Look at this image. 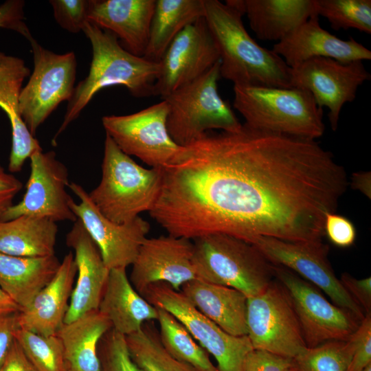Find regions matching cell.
<instances>
[{"label": "cell", "mask_w": 371, "mask_h": 371, "mask_svg": "<svg viewBox=\"0 0 371 371\" xmlns=\"http://www.w3.org/2000/svg\"><path fill=\"white\" fill-rule=\"evenodd\" d=\"M180 291L204 316L234 336L247 335V297L223 285L195 278L184 284Z\"/></svg>", "instance_id": "obj_25"}, {"label": "cell", "mask_w": 371, "mask_h": 371, "mask_svg": "<svg viewBox=\"0 0 371 371\" xmlns=\"http://www.w3.org/2000/svg\"><path fill=\"white\" fill-rule=\"evenodd\" d=\"M30 159V172L25 192L21 201L13 204L0 221L26 215L54 222L74 223L78 218L70 207L73 199L67 191L70 183L67 168L53 150L36 151Z\"/></svg>", "instance_id": "obj_14"}, {"label": "cell", "mask_w": 371, "mask_h": 371, "mask_svg": "<svg viewBox=\"0 0 371 371\" xmlns=\"http://www.w3.org/2000/svg\"><path fill=\"white\" fill-rule=\"evenodd\" d=\"M155 307L174 315L216 360L218 371H243L245 359L254 348L247 335L234 336L201 313L180 291L170 284L150 285L142 295Z\"/></svg>", "instance_id": "obj_9"}, {"label": "cell", "mask_w": 371, "mask_h": 371, "mask_svg": "<svg viewBox=\"0 0 371 371\" xmlns=\"http://www.w3.org/2000/svg\"><path fill=\"white\" fill-rule=\"evenodd\" d=\"M234 108L258 131L316 139L325 131L323 109L304 89L234 85Z\"/></svg>", "instance_id": "obj_4"}, {"label": "cell", "mask_w": 371, "mask_h": 371, "mask_svg": "<svg viewBox=\"0 0 371 371\" xmlns=\"http://www.w3.org/2000/svg\"><path fill=\"white\" fill-rule=\"evenodd\" d=\"M192 240L168 234L146 238L132 264L130 282L142 296L151 284L165 282L175 290L196 278Z\"/></svg>", "instance_id": "obj_18"}, {"label": "cell", "mask_w": 371, "mask_h": 371, "mask_svg": "<svg viewBox=\"0 0 371 371\" xmlns=\"http://www.w3.org/2000/svg\"><path fill=\"white\" fill-rule=\"evenodd\" d=\"M0 371H38L14 339Z\"/></svg>", "instance_id": "obj_45"}, {"label": "cell", "mask_w": 371, "mask_h": 371, "mask_svg": "<svg viewBox=\"0 0 371 371\" xmlns=\"http://www.w3.org/2000/svg\"><path fill=\"white\" fill-rule=\"evenodd\" d=\"M125 339L132 359L143 371H197L165 350L153 321L145 322Z\"/></svg>", "instance_id": "obj_32"}, {"label": "cell", "mask_w": 371, "mask_h": 371, "mask_svg": "<svg viewBox=\"0 0 371 371\" xmlns=\"http://www.w3.org/2000/svg\"><path fill=\"white\" fill-rule=\"evenodd\" d=\"M286 371H298V370H296L295 368H294L293 367V366H291V368H289Z\"/></svg>", "instance_id": "obj_48"}, {"label": "cell", "mask_w": 371, "mask_h": 371, "mask_svg": "<svg viewBox=\"0 0 371 371\" xmlns=\"http://www.w3.org/2000/svg\"><path fill=\"white\" fill-rule=\"evenodd\" d=\"M58 229L45 218L20 216L0 221V252L21 257L54 255Z\"/></svg>", "instance_id": "obj_29"}, {"label": "cell", "mask_w": 371, "mask_h": 371, "mask_svg": "<svg viewBox=\"0 0 371 371\" xmlns=\"http://www.w3.org/2000/svg\"><path fill=\"white\" fill-rule=\"evenodd\" d=\"M196 278L235 289L247 297L273 280V265L252 244L222 234L192 240Z\"/></svg>", "instance_id": "obj_6"}, {"label": "cell", "mask_w": 371, "mask_h": 371, "mask_svg": "<svg viewBox=\"0 0 371 371\" xmlns=\"http://www.w3.org/2000/svg\"><path fill=\"white\" fill-rule=\"evenodd\" d=\"M204 1L155 0L144 57L159 62L174 38L188 25L204 17Z\"/></svg>", "instance_id": "obj_30"}, {"label": "cell", "mask_w": 371, "mask_h": 371, "mask_svg": "<svg viewBox=\"0 0 371 371\" xmlns=\"http://www.w3.org/2000/svg\"><path fill=\"white\" fill-rule=\"evenodd\" d=\"M273 272L289 295L308 348L347 341L356 330L361 320L329 302L315 286L281 266L273 265Z\"/></svg>", "instance_id": "obj_11"}, {"label": "cell", "mask_w": 371, "mask_h": 371, "mask_svg": "<svg viewBox=\"0 0 371 371\" xmlns=\"http://www.w3.org/2000/svg\"><path fill=\"white\" fill-rule=\"evenodd\" d=\"M30 70L23 59L0 52V108L6 114L12 132V147L8 170L19 172L27 159L43 150L29 131L19 111V97Z\"/></svg>", "instance_id": "obj_23"}, {"label": "cell", "mask_w": 371, "mask_h": 371, "mask_svg": "<svg viewBox=\"0 0 371 371\" xmlns=\"http://www.w3.org/2000/svg\"><path fill=\"white\" fill-rule=\"evenodd\" d=\"M82 32L92 48L89 73L76 85L52 142L79 117L94 95L102 89L122 86L136 98L155 96V86L160 72L159 62L130 53L114 34L90 22Z\"/></svg>", "instance_id": "obj_3"}, {"label": "cell", "mask_w": 371, "mask_h": 371, "mask_svg": "<svg viewBox=\"0 0 371 371\" xmlns=\"http://www.w3.org/2000/svg\"><path fill=\"white\" fill-rule=\"evenodd\" d=\"M205 19L220 55L221 77L234 85L291 88V68L246 30L243 13L218 0H205Z\"/></svg>", "instance_id": "obj_2"}, {"label": "cell", "mask_w": 371, "mask_h": 371, "mask_svg": "<svg viewBox=\"0 0 371 371\" xmlns=\"http://www.w3.org/2000/svg\"><path fill=\"white\" fill-rule=\"evenodd\" d=\"M100 371H143L132 359L125 336L111 328L100 341Z\"/></svg>", "instance_id": "obj_36"}, {"label": "cell", "mask_w": 371, "mask_h": 371, "mask_svg": "<svg viewBox=\"0 0 371 371\" xmlns=\"http://www.w3.org/2000/svg\"><path fill=\"white\" fill-rule=\"evenodd\" d=\"M220 60L203 76L166 98L167 127L172 139L185 146L213 130L234 132L243 124L218 91Z\"/></svg>", "instance_id": "obj_7"}, {"label": "cell", "mask_w": 371, "mask_h": 371, "mask_svg": "<svg viewBox=\"0 0 371 371\" xmlns=\"http://www.w3.org/2000/svg\"><path fill=\"white\" fill-rule=\"evenodd\" d=\"M348 339L353 348L348 371H363L371 364V313L365 315Z\"/></svg>", "instance_id": "obj_38"}, {"label": "cell", "mask_w": 371, "mask_h": 371, "mask_svg": "<svg viewBox=\"0 0 371 371\" xmlns=\"http://www.w3.org/2000/svg\"><path fill=\"white\" fill-rule=\"evenodd\" d=\"M98 309L112 328L124 336L157 318V308L135 289L124 268L110 269Z\"/></svg>", "instance_id": "obj_24"}, {"label": "cell", "mask_w": 371, "mask_h": 371, "mask_svg": "<svg viewBox=\"0 0 371 371\" xmlns=\"http://www.w3.org/2000/svg\"><path fill=\"white\" fill-rule=\"evenodd\" d=\"M111 324L98 309L63 324L57 333L67 366L74 371H100L98 345Z\"/></svg>", "instance_id": "obj_28"}, {"label": "cell", "mask_w": 371, "mask_h": 371, "mask_svg": "<svg viewBox=\"0 0 371 371\" xmlns=\"http://www.w3.org/2000/svg\"><path fill=\"white\" fill-rule=\"evenodd\" d=\"M230 3L247 15L258 38L276 43L316 14L314 0H232Z\"/></svg>", "instance_id": "obj_26"}, {"label": "cell", "mask_w": 371, "mask_h": 371, "mask_svg": "<svg viewBox=\"0 0 371 371\" xmlns=\"http://www.w3.org/2000/svg\"><path fill=\"white\" fill-rule=\"evenodd\" d=\"M162 169L149 212L168 234L322 239L344 192L340 165L315 139L255 130L210 131Z\"/></svg>", "instance_id": "obj_1"}, {"label": "cell", "mask_w": 371, "mask_h": 371, "mask_svg": "<svg viewBox=\"0 0 371 371\" xmlns=\"http://www.w3.org/2000/svg\"><path fill=\"white\" fill-rule=\"evenodd\" d=\"M56 22L71 33L83 32L89 21L90 0H50Z\"/></svg>", "instance_id": "obj_37"}, {"label": "cell", "mask_w": 371, "mask_h": 371, "mask_svg": "<svg viewBox=\"0 0 371 371\" xmlns=\"http://www.w3.org/2000/svg\"><path fill=\"white\" fill-rule=\"evenodd\" d=\"M324 232L334 245L342 248L352 245L357 236L354 224L348 218L335 212L326 215Z\"/></svg>", "instance_id": "obj_39"}, {"label": "cell", "mask_w": 371, "mask_h": 371, "mask_svg": "<svg viewBox=\"0 0 371 371\" xmlns=\"http://www.w3.org/2000/svg\"><path fill=\"white\" fill-rule=\"evenodd\" d=\"M351 341H330L307 348L292 359L298 371H348L352 357Z\"/></svg>", "instance_id": "obj_35"}, {"label": "cell", "mask_w": 371, "mask_h": 371, "mask_svg": "<svg viewBox=\"0 0 371 371\" xmlns=\"http://www.w3.org/2000/svg\"><path fill=\"white\" fill-rule=\"evenodd\" d=\"M60 265L55 255L21 257L0 252V287L22 311L53 278Z\"/></svg>", "instance_id": "obj_27"}, {"label": "cell", "mask_w": 371, "mask_h": 371, "mask_svg": "<svg viewBox=\"0 0 371 371\" xmlns=\"http://www.w3.org/2000/svg\"><path fill=\"white\" fill-rule=\"evenodd\" d=\"M348 185L358 190L367 198H371V173L368 171L357 172L352 174Z\"/></svg>", "instance_id": "obj_46"}, {"label": "cell", "mask_w": 371, "mask_h": 371, "mask_svg": "<svg viewBox=\"0 0 371 371\" xmlns=\"http://www.w3.org/2000/svg\"><path fill=\"white\" fill-rule=\"evenodd\" d=\"M66 371H74V370H71V369H70V368L67 366V370H66Z\"/></svg>", "instance_id": "obj_50"}, {"label": "cell", "mask_w": 371, "mask_h": 371, "mask_svg": "<svg viewBox=\"0 0 371 371\" xmlns=\"http://www.w3.org/2000/svg\"><path fill=\"white\" fill-rule=\"evenodd\" d=\"M155 0H90L89 21L109 31L130 53L144 56Z\"/></svg>", "instance_id": "obj_21"}, {"label": "cell", "mask_w": 371, "mask_h": 371, "mask_svg": "<svg viewBox=\"0 0 371 371\" xmlns=\"http://www.w3.org/2000/svg\"><path fill=\"white\" fill-rule=\"evenodd\" d=\"M220 60L205 17L188 25L171 42L160 63L155 96L161 99L203 76Z\"/></svg>", "instance_id": "obj_17"}, {"label": "cell", "mask_w": 371, "mask_h": 371, "mask_svg": "<svg viewBox=\"0 0 371 371\" xmlns=\"http://www.w3.org/2000/svg\"><path fill=\"white\" fill-rule=\"evenodd\" d=\"M166 100L124 115H105L102 126L117 147L151 168H163L179 150L167 127Z\"/></svg>", "instance_id": "obj_13"}, {"label": "cell", "mask_w": 371, "mask_h": 371, "mask_svg": "<svg viewBox=\"0 0 371 371\" xmlns=\"http://www.w3.org/2000/svg\"><path fill=\"white\" fill-rule=\"evenodd\" d=\"M247 243L254 245L272 265L283 267L323 291L339 307L362 320L361 308L346 291L328 259L329 247L322 240L289 241L257 236Z\"/></svg>", "instance_id": "obj_12"}, {"label": "cell", "mask_w": 371, "mask_h": 371, "mask_svg": "<svg viewBox=\"0 0 371 371\" xmlns=\"http://www.w3.org/2000/svg\"><path fill=\"white\" fill-rule=\"evenodd\" d=\"M69 188L80 201L73 200L70 207L98 246L106 267L110 270L132 265L150 231L149 223L140 216L128 223H115L98 210L80 185L71 182Z\"/></svg>", "instance_id": "obj_16"}, {"label": "cell", "mask_w": 371, "mask_h": 371, "mask_svg": "<svg viewBox=\"0 0 371 371\" xmlns=\"http://www.w3.org/2000/svg\"><path fill=\"white\" fill-rule=\"evenodd\" d=\"M370 78L361 60L341 63L317 57L291 68L292 87L308 91L319 107L328 109V117L334 131L343 106L355 99L359 87Z\"/></svg>", "instance_id": "obj_15"}, {"label": "cell", "mask_w": 371, "mask_h": 371, "mask_svg": "<svg viewBox=\"0 0 371 371\" xmlns=\"http://www.w3.org/2000/svg\"><path fill=\"white\" fill-rule=\"evenodd\" d=\"M246 320L254 349L293 359L308 348L289 295L277 280L247 297Z\"/></svg>", "instance_id": "obj_10"}, {"label": "cell", "mask_w": 371, "mask_h": 371, "mask_svg": "<svg viewBox=\"0 0 371 371\" xmlns=\"http://www.w3.org/2000/svg\"><path fill=\"white\" fill-rule=\"evenodd\" d=\"M76 273L74 254L69 251L53 278L18 313L19 327L43 336L56 335L64 324Z\"/></svg>", "instance_id": "obj_22"}, {"label": "cell", "mask_w": 371, "mask_h": 371, "mask_svg": "<svg viewBox=\"0 0 371 371\" xmlns=\"http://www.w3.org/2000/svg\"><path fill=\"white\" fill-rule=\"evenodd\" d=\"M24 6L23 0H7L1 3L0 28L16 32L30 41L34 37L25 22Z\"/></svg>", "instance_id": "obj_40"}, {"label": "cell", "mask_w": 371, "mask_h": 371, "mask_svg": "<svg viewBox=\"0 0 371 371\" xmlns=\"http://www.w3.org/2000/svg\"><path fill=\"white\" fill-rule=\"evenodd\" d=\"M340 282L354 301L366 314L371 313V278L357 279L344 273Z\"/></svg>", "instance_id": "obj_42"}, {"label": "cell", "mask_w": 371, "mask_h": 371, "mask_svg": "<svg viewBox=\"0 0 371 371\" xmlns=\"http://www.w3.org/2000/svg\"><path fill=\"white\" fill-rule=\"evenodd\" d=\"M18 313L0 318V368L15 339V332L19 328L17 319Z\"/></svg>", "instance_id": "obj_44"}, {"label": "cell", "mask_w": 371, "mask_h": 371, "mask_svg": "<svg viewBox=\"0 0 371 371\" xmlns=\"http://www.w3.org/2000/svg\"><path fill=\"white\" fill-rule=\"evenodd\" d=\"M159 336L165 350L175 359L197 371H218L210 355L186 327L168 311L157 308Z\"/></svg>", "instance_id": "obj_31"}, {"label": "cell", "mask_w": 371, "mask_h": 371, "mask_svg": "<svg viewBox=\"0 0 371 371\" xmlns=\"http://www.w3.org/2000/svg\"><path fill=\"white\" fill-rule=\"evenodd\" d=\"M161 182V168L139 165L106 134L100 181L88 194L105 217L124 223L153 209Z\"/></svg>", "instance_id": "obj_5"}, {"label": "cell", "mask_w": 371, "mask_h": 371, "mask_svg": "<svg viewBox=\"0 0 371 371\" xmlns=\"http://www.w3.org/2000/svg\"><path fill=\"white\" fill-rule=\"evenodd\" d=\"M23 187L22 182L7 172L0 164V220L13 205V200Z\"/></svg>", "instance_id": "obj_43"}, {"label": "cell", "mask_w": 371, "mask_h": 371, "mask_svg": "<svg viewBox=\"0 0 371 371\" xmlns=\"http://www.w3.org/2000/svg\"><path fill=\"white\" fill-rule=\"evenodd\" d=\"M314 6L315 14L335 30L352 28L371 34L370 0H314Z\"/></svg>", "instance_id": "obj_33"}, {"label": "cell", "mask_w": 371, "mask_h": 371, "mask_svg": "<svg viewBox=\"0 0 371 371\" xmlns=\"http://www.w3.org/2000/svg\"><path fill=\"white\" fill-rule=\"evenodd\" d=\"M66 243L74 252L77 278L64 324L98 308L110 271L105 265L98 246L80 220L74 223L67 233Z\"/></svg>", "instance_id": "obj_20"}, {"label": "cell", "mask_w": 371, "mask_h": 371, "mask_svg": "<svg viewBox=\"0 0 371 371\" xmlns=\"http://www.w3.org/2000/svg\"><path fill=\"white\" fill-rule=\"evenodd\" d=\"M363 371H371V364L369 365L366 368H365Z\"/></svg>", "instance_id": "obj_49"}, {"label": "cell", "mask_w": 371, "mask_h": 371, "mask_svg": "<svg viewBox=\"0 0 371 371\" xmlns=\"http://www.w3.org/2000/svg\"><path fill=\"white\" fill-rule=\"evenodd\" d=\"M293 359L253 349L247 355L243 371H286L293 366Z\"/></svg>", "instance_id": "obj_41"}, {"label": "cell", "mask_w": 371, "mask_h": 371, "mask_svg": "<svg viewBox=\"0 0 371 371\" xmlns=\"http://www.w3.org/2000/svg\"><path fill=\"white\" fill-rule=\"evenodd\" d=\"M21 311L19 305L0 287V318Z\"/></svg>", "instance_id": "obj_47"}, {"label": "cell", "mask_w": 371, "mask_h": 371, "mask_svg": "<svg viewBox=\"0 0 371 371\" xmlns=\"http://www.w3.org/2000/svg\"><path fill=\"white\" fill-rule=\"evenodd\" d=\"M14 337L38 371H66L63 346L57 335L43 336L19 328Z\"/></svg>", "instance_id": "obj_34"}, {"label": "cell", "mask_w": 371, "mask_h": 371, "mask_svg": "<svg viewBox=\"0 0 371 371\" xmlns=\"http://www.w3.org/2000/svg\"><path fill=\"white\" fill-rule=\"evenodd\" d=\"M271 50L291 68L317 57L329 58L341 63L371 59V51L352 37L342 40L323 29L316 14L276 43Z\"/></svg>", "instance_id": "obj_19"}, {"label": "cell", "mask_w": 371, "mask_h": 371, "mask_svg": "<svg viewBox=\"0 0 371 371\" xmlns=\"http://www.w3.org/2000/svg\"><path fill=\"white\" fill-rule=\"evenodd\" d=\"M34 67L19 97V111L35 137L41 125L63 102H68L76 87L77 60L74 52L57 54L30 41Z\"/></svg>", "instance_id": "obj_8"}]
</instances>
